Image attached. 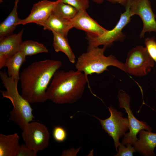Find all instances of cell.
Masks as SVG:
<instances>
[{
	"label": "cell",
	"mask_w": 156,
	"mask_h": 156,
	"mask_svg": "<svg viewBox=\"0 0 156 156\" xmlns=\"http://www.w3.org/2000/svg\"><path fill=\"white\" fill-rule=\"evenodd\" d=\"M62 65L60 61L47 59L34 62L27 66L20 75L22 96L30 103L47 100L49 85Z\"/></svg>",
	"instance_id": "obj_1"
},
{
	"label": "cell",
	"mask_w": 156,
	"mask_h": 156,
	"mask_svg": "<svg viewBox=\"0 0 156 156\" xmlns=\"http://www.w3.org/2000/svg\"><path fill=\"white\" fill-rule=\"evenodd\" d=\"M88 81V76L77 70H57L47 91L48 100L58 104H71L82 97Z\"/></svg>",
	"instance_id": "obj_2"
},
{
	"label": "cell",
	"mask_w": 156,
	"mask_h": 156,
	"mask_svg": "<svg viewBox=\"0 0 156 156\" xmlns=\"http://www.w3.org/2000/svg\"><path fill=\"white\" fill-rule=\"evenodd\" d=\"M0 77L6 90H1L3 98L9 99L13 106L10 114L9 120L16 124L23 130L25 126L34 118L30 103L20 94L18 82L9 77L5 71H0Z\"/></svg>",
	"instance_id": "obj_3"
},
{
	"label": "cell",
	"mask_w": 156,
	"mask_h": 156,
	"mask_svg": "<svg viewBox=\"0 0 156 156\" xmlns=\"http://www.w3.org/2000/svg\"><path fill=\"white\" fill-rule=\"evenodd\" d=\"M106 48L99 47L87 49L86 52L78 57L75 67L77 70L88 76L93 74H99L107 70L110 66L116 67L126 72L125 64L119 61L113 55L105 56Z\"/></svg>",
	"instance_id": "obj_4"
},
{
	"label": "cell",
	"mask_w": 156,
	"mask_h": 156,
	"mask_svg": "<svg viewBox=\"0 0 156 156\" xmlns=\"http://www.w3.org/2000/svg\"><path fill=\"white\" fill-rule=\"evenodd\" d=\"M124 64L126 72L140 77L146 75L151 71L155 62L145 47L138 46L128 52Z\"/></svg>",
	"instance_id": "obj_5"
},
{
	"label": "cell",
	"mask_w": 156,
	"mask_h": 156,
	"mask_svg": "<svg viewBox=\"0 0 156 156\" xmlns=\"http://www.w3.org/2000/svg\"><path fill=\"white\" fill-rule=\"evenodd\" d=\"M125 11L121 14L118 21L111 30H108L102 35L92 36L86 34V38L88 41L87 49L103 45L106 48L112 45L114 42L124 40L125 35L122 30L130 21L132 16L130 14L127 7L125 8Z\"/></svg>",
	"instance_id": "obj_6"
},
{
	"label": "cell",
	"mask_w": 156,
	"mask_h": 156,
	"mask_svg": "<svg viewBox=\"0 0 156 156\" xmlns=\"http://www.w3.org/2000/svg\"><path fill=\"white\" fill-rule=\"evenodd\" d=\"M108 109L110 115L107 118L102 120L95 116H93L99 121L102 128L113 138L116 151H118L120 144L119 139L124 136L129 129V120L128 118H123L122 113L117 111L112 106Z\"/></svg>",
	"instance_id": "obj_7"
},
{
	"label": "cell",
	"mask_w": 156,
	"mask_h": 156,
	"mask_svg": "<svg viewBox=\"0 0 156 156\" xmlns=\"http://www.w3.org/2000/svg\"><path fill=\"white\" fill-rule=\"evenodd\" d=\"M118 98L120 107L124 108L128 114L129 123V132L124 135L121 143L124 145L128 144L133 145L138 140L137 135L140 130L144 129L151 131L153 128L146 122L140 121L134 116L131 109L130 97L125 92L122 90H120Z\"/></svg>",
	"instance_id": "obj_8"
},
{
	"label": "cell",
	"mask_w": 156,
	"mask_h": 156,
	"mask_svg": "<svg viewBox=\"0 0 156 156\" xmlns=\"http://www.w3.org/2000/svg\"><path fill=\"white\" fill-rule=\"evenodd\" d=\"M22 131V137L25 144L34 151L38 153L48 146L50 134L44 124L32 121L28 123Z\"/></svg>",
	"instance_id": "obj_9"
},
{
	"label": "cell",
	"mask_w": 156,
	"mask_h": 156,
	"mask_svg": "<svg viewBox=\"0 0 156 156\" xmlns=\"http://www.w3.org/2000/svg\"><path fill=\"white\" fill-rule=\"evenodd\" d=\"M127 7L131 15H137L141 18L143 24L140 33V38L146 32H156V16L149 0H128L125 7Z\"/></svg>",
	"instance_id": "obj_10"
},
{
	"label": "cell",
	"mask_w": 156,
	"mask_h": 156,
	"mask_svg": "<svg viewBox=\"0 0 156 156\" xmlns=\"http://www.w3.org/2000/svg\"><path fill=\"white\" fill-rule=\"evenodd\" d=\"M58 1L43 0L34 4L28 16L21 19L18 25L34 23L40 25L51 14Z\"/></svg>",
	"instance_id": "obj_11"
},
{
	"label": "cell",
	"mask_w": 156,
	"mask_h": 156,
	"mask_svg": "<svg viewBox=\"0 0 156 156\" xmlns=\"http://www.w3.org/2000/svg\"><path fill=\"white\" fill-rule=\"evenodd\" d=\"M73 27L84 31L92 36H100L108 30L100 25L88 14L86 10H81L70 20Z\"/></svg>",
	"instance_id": "obj_12"
},
{
	"label": "cell",
	"mask_w": 156,
	"mask_h": 156,
	"mask_svg": "<svg viewBox=\"0 0 156 156\" xmlns=\"http://www.w3.org/2000/svg\"><path fill=\"white\" fill-rule=\"evenodd\" d=\"M23 29L17 34H12L0 39V68L4 67L6 60L19 51L23 42Z\"/></svg>",
	"instance_id": "obj_13"
},
{
	"label": "cell",
	"mask_w": 156,
	"mask_h": 156,
	"mask_svg": "<svg viewBox=\"0 0 156 156\" xmlns=\"http://www.w3.org/2000/svg\"><path fill=\"white\" fill-rule=\"evenodd\" d=\"M139 133V139L133 144L136 151L144 156H155L154 151L156 147V133L142 129Z\"/></svg>",
	"instance_id": "obj_14"
},
{
	"label": "cell",
	"mask_w": 156,
	"mask_h": 156,
	"mask_svg": "<svg viewBox=\"0 0 156 156\" xmlns=\"http://www.w3.org/2000/svg\"><path fill=\"white\" fill-rule=\"evenodd\" d=\"M40 25L44 30L54 31L66 37L69 30L73 28L70 20L60 18L52 13Z\"/></svg>",
	"instance_id": "obj_15"
},
{
	"label": "cell",
	"mask_w": 156,
	"mask_h": 156,
	"mask_svg": "<svg viewBox=\"0 0 156 156\" xmlns=\"http://www.w3.org/2000/svg\"><path fill=\"white\" fill-rule=\"evenodd\" d=\"M20 145L17 133L0 134V156H17Z\"/></svg>",
	"instance_id": "obj_16"
},
{
	"label": "cell",
	"mask_w": 156,
	"mask_h": 156,
	"mask_svg": "<svg viewBox=\"0 0 156 156\" xmlns=\"http://www.w3.org/2000/svg\"><path fill=\"white\" fill-rule=\"evenodd\" d=\"M26 56L19 51L8 57L5 61L4 67L7 68V74L15 81L19 80V70L21 65L26 60Z\"/></svg>",
	"instance_id": "obj_17"
},
{
	"label": "cell",
	"mask_w": 156,
	"mask_h": 156,
	"mask_svg": "<svg viewBox=\"0 0 156 156\" xmlns=\"http://www.w3.org/2000/svg\"><path fill=\"white\" fill-rule=\"evenodd\" d=\"M18 2L15 1L12 10L6 18L0 24V39L12 34L21 20L18 17L17 12Z\"/></svg>",
	"instance_id": "obj_18"
},
{
	"label": "cell",
	"mask_w": 156,
	"mask_h": 156,
	"mask_svg": "<svg viewBox=\"0 0 156 156\" xmlns=\"http://www.w3.org/2000/svg\"><path fill=\"white\" fill-rule=\"evenodd\" d=\"M53 34V45L56 52H62L67 57L70 62H75V57L69 44L67 37L55 32H52Z\"/></svg>",
	"instance_id": "obj_19"
},
{
	"label": "cell",
	"mask_w": 156,
	"mask_h": 156,
	"mask_svg": "<svg viewBox=\"0 0 156 156\" xmlns=\"http://www.w3.org/2000/svg\"><path fill=\"white\" fill-rule=\"evenodd\" d=\"M19 51L27 56H32L40 53H47L48 52V50L42 43L36 41L27 40L22 42Z\"/></svg>",
	"instance_id": "obj_20"
},
{
	"label": "cell",
	"mask_w": 156,
	"mask_h": 156,
	"mask_svg": "<svg viewBox=\"0 0 156 156\" xmlns=\"http://www.w3.org/2000/svg\"><path fill=\"white\" fill-rule=\"evenodd\" d=\"M78 12L74 7L58 0L52 13L60 18L70 20L75 17Z\"/></svg>",
	"instance_id": "obj_21"
},
{
	"label": "cell",
	"mask_w": 156,
	"mask_h": 156,
	"mask_svg": "<svg viewBox=\"0 0 156 156\" xmlns=\"http://www.w3.org/2000/svg\"><path fill=\"white\" fill-rule=\"evenodd\" d=\"M60 1L72 6L78 11L86 10L89 6V0H60Z\"/></svg>",
	"instance_id": "obj_22"
},
{
	"label": "cell",
	"mask_w": 156,
	"mask_h": 156,
	"mask_svg": "<svg viewBox=\"0 0 156 156\" xmlns=\"http://www.w3.org/2000/svg\"><path fill=\"white\" fill-rule=\"evenodd\" d=\"M145 48L155 62L156 66V40L153 37H148L144 40Z\"/></svg>",
	"instance_id": "obj_23"
},
{
	"label": "cell",
	"mask_w": 156,
	"mask_h": 156,
	"mask_svg": "<svg viewBox=\"0 0 156 156\" xmlns=\"http://www.w3.org/2000/svg\"><path fill=\"white\" fill-rule=\"evenodd\" d=\"M53 136L56 141L61 142L66 139L67 133L66 130L63 127L60 126H56L53 128Z\"/></svg>",
	"instance_id": "obj_24"
},
{
	"label": "cell",
	"mask_w": 156,
	"mask_h": 156,
	"mask_svg": "<svg viewBox=\"0 0 156 156\" xmlns=\"http://www.w3.org/2000/svg\"><path fill=\"white\" fill-rule=\"evenodd\" d=\"M127 146L125 147L124 145L121 143L120 144L118 147V153L116 156H132L133 153L136 152L134 147L132 146V145L130 144H127Z\"/></svg>",
	"instance_id": "obj_25"
},
{
	"label": "cell",
	"mask_w": 156,
	"mask_h": 156,
	"mask_svg": "<svg viewBox=\"0 0 156 156\" xmlns=\"http://www.w3.org/2000/svg\"><path fill=\"white\" fill-rule=\"evenodd\" d=\"M37 153L26 144H22L20 145L17 156H36Z\"/></svg>",
	"instance_id": "obj_26"
},
{
	"label": "cell",
	"mask_w": 156,
	"mask_h": 156,
	"mask_svg": "<svg viewBox=\"0 0 156 156\" xmlns=\"http://www.w3.org/2000/svg\"><path fill=\"white\" fill-rule=\"evenodd\" d=\"M80 148H79L77 149L73 148L69 150L64 151L62 153L61 156H75L79 150Z\"/></svg>",
	"instance_id": "obj_27"
},
{
	"label": "cell",
	"mask_w": 156,
	"mask_h": 156,
	"mask_svg": "<svg viewBox=\"0 0 156 156\" xmlns=\"http://www.w3.org/2000/svg\"><path fill=\"white\" fill-rule=\"evenodd\" d=\"M112 3H119L125 7L128 0H107Z\"/></svg>",
	"instance_id": "obj_28"
},
{
	"label": "cell",
	"mask_w": 156,
	"mask_h": 156,
	"mask_svg": "<svg viewBox=\"0 0 156 156\" xmlns=\"http://www.w3.org/2000/svg\"><path fill=\"white\" fill-rule=\"evenodd\" d=\"M93 1L97 4H101L104 1V0H92Z\"/></svg>",
	"instance_id": "obj_29"
},
{
	"label": "cell",
	"mask_w": 156,
	"mask_h": 156,
	"mask_svg": "<svg viewBox=\"0 0 156 156\" xmlns=\"http://www.w3.org/2000/svg\"><path fill=\"white\" fill-rule=\"evenodd\" d=\"M3 1V0H0V3H2Z\"/></svg>",
	"instance_id": "obj_30"
},
{
	"label": "cell",
	"mask_w": 156,
	"mask_h": 156,
	"mask_svg": "<svg viewBox=\"0 0 156 156\" xmlns=\"http://www.w3.org/2000/svg\"><path fill=\"white\" fill-rule=\"evenodd\" d=\"M19 0H15V1H16V2H18Z\"/></svg>",
	"instance_id": "obj_31"
},
{
	"label": "cell",
	"mask_w": 156,
	"mask_h": 156,
	"mask_svg": "<svg viewBox=\"0 0 156 156\" xmlns=\"http://www.w3.org/2000/svg\"><path fill=\"white\" fill-rule=\"evenodd\" d=\"M155 1H156V0H155Z\"/></svg>",
	"instance_id": "obj_32"
},
{
	"label": "cell",
	"mask_w": 156,
	"mask_h": 156,
	"mask_svg": "<svg viewBox=\"0 0 156 156\" xmlns=\"http://www.w3.org/2000/svg\"></svg>",
	"instance_id": "obj_33"
}]
</instances>
